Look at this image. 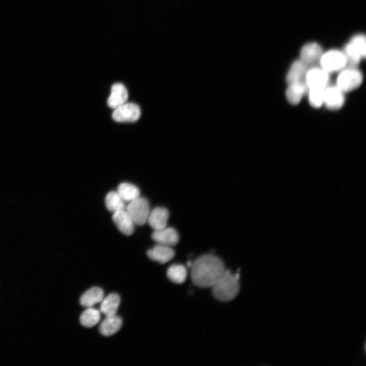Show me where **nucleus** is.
I'll return each instance as SVG.
<instances>
[{
	"label": "nucleus",
	"instance_id": "f257e3e1",
	"mask_svg": "<svg viewBox=\"0 0 366 366\" xmlns=\"http://www.w3.org/2000/svg\"><path fill=\"white\" fill-rule=\"evenodd\" d=\"M190 267L193 283L201 288L211 287L226 270L222 260L212 254L199 257Z\"/></svg>",
	"mask_w": 366,
	"mask_h": 366
},
{
	"label": "nucleus",
	"instance_id": "f03ea898",
	"mask_svg": "<svg viewBox=\"0 0 366 366\" xmlns=\"http://www.w3.org/2000/svg\"><path fill=\"white\" fill-rule=\"evenodd\" d=\"M240 275L225 270L223 275L211 287L213 296L217 300L228 302L234 299L240 289Z\"/></svg>",
	"mask_w": 366,
	"mask_h": 366
},
{
	"label": "nucleus",
	"instance_id": "7ed1b4c3",
	"mask_svg": "<svg viewBox=\"0 0 366 366\" xmlns=\"http://www.w3.org/2000/svg\"><path fill=\"white\" fill-rule=\"evenodd\" d=\"M343 51L347 59V66L357 67L365 57V36L363 34L354 35L345 45Z\"/></svg>",
	"mask_w": 366,
	"mask_h": 366
},
{
	"label": "nucleus",
	"instance_id": "20e7f679",
	"mask_svg": "<svg viewBox=\"0 0 366 366\" xmlns=\"http://www.w3.org/2000/svg\"><path fill=\"white\" fill-rule=\"evenodd\" d=\"M339 72L336 85L344 93L355 89L362 82V74L357 67L347 66Z\"/></svg>",
	"mask_w": 366,
	"mask_h": 366
},
{
	"label": "nucleus",
	"instance_id": "39448f33",
	"mask_svg": "<svg viewBox=\"0 0 366 366\" xmlns=\"http://www.w3.org/2000/svg\"><path fill=\"white\" fill-rule=\"evenodd\" d=\"M319 64L328 73L340 72L347 67V62L343 50L329 49L323 52Z\"/></svg>",
	"mask_w": 366,
	"mask_h": 366
},
{
	"label": "nucleus",
	"instance_id": "423d86ee",
	"mask_svg": "<svg viewBox=\"0 0 366 366\" xmlns=\"http://www.w3.org/2000/svg\"><path fill=\"white\" fill-rule=\"evenodd\" d=\"M126 210L135 224L139 226L143 225L147 222L150 211L148 200L140 196L130 201Z\"/></svg>",
	"mask_w": 366,
	"mask_h": 366
},
{
	"label": "nucleus",
	"instance_id": "0eeeda50",
	"mask_svg": "<svg viewBox=\"0 0 366 366\" xmlns=\"http://www.w3.org/2000/svg\"><path fill=\"white\" fill-rule=\"evenodd\" d=\"M329 73L320 66L309 68L304 80L308 88H318L324 89L329 85Z\"/></svg>",
	"mask_w": 366,
	"mask_h": 366
},
{
	"label": "nucleus",
	"instance_id": "6e6552de",
	"mask_svg": "<svg viewBox=\"0 0 366 366\" xmlns=\"http://www.w3.org/2000/svg\"><path fill=\"white\" fill-rule=\"evenodd\" d=\"M344 93L336 85H327L324 89L323 104L329 110L340 109L345 101Z\"/></svg>",
	"mask_w": 366,
	"mask_h": 366
},
{
	"label": "nucleus",
	"instance_id": "1a4fd4ad",
	"mask_svg": "<svg viewBox=\"0 0 366 366\" xmlns=\"http://www.w3.org/2000/svg\"><path fill=\"white\" fill-rule=\"evenodd\" d=\"M139 107L132 103H125L115 109L112 113L113 119L118 122H133L140 117Z\"/></svg>",
	"mask_w": 366,
	"mask_h": 366
},
{
	"label": "nucleus",
	"instance_id": "9d476101",
	"mask_svg": "<svg viewBox=\"0 0 366 366\" xmlns=\"http://www.w3.org/2000/svg\"><path fill=\"white\" fill-rule=\"evenodd\" d=\"M323 52L321 45L316 42H310L303 45L300 49L299 59L309 67L319 63Z\"/></svg>",
	"mask_w": 366,
	"mask_h": 366
},
{
	"label": "nucleus",
	"instance_id": "9b49d317",
	"mask_svg": "<svg viewBox=\"0 0 366 366\" xmlns=\"http://www.w3.org/2000/svg\"><path fill=\"white\" fill-rule=\"evenodd\" d=\"M152 239L159 244L170 247L175 245L179 240L177 231L172 227H165L154 230L151 234Z\"/></svg>",
	"mask_w": 366,
	"mask_h": 366
},
{
	"label": "nucleus",
	"instance_id": "f8f14e48",
	"mask_svg": "<svg viewBox=\"0 0 366 366\" xmlns=\"http://www.w3.org/2000/svg\"><path fill=\"white\" fill-rule=\"evenodd\" d=\"M309 67L300 59L295 60L291 64L286 76L288 84L304 82L306 73Z\"/></svg>",
	"mask_w": 366,
	"mask_h": 366
},
{
	"label": "nucleus",
	"instance_id": "ddd939ff",
	"mask_svg": "<svg viewBox=\"0 0 366 366\" xmlns=\"http://www.w3.org/2000/svg\"><path fill=\"white\" fill-rule=\"evenodd\" d=\"M112 220L119 230L125 235H130L134 232L135 224L125 209L114 212Z\"/></svg>",
	"mask_w": 366,
	"mask_h": 366
},
{
	"label": "nucleus",
	"instance_id": "4468645a",
	"mask_svg": "<svg viewBox=\"0 0 366 366\" xmlns=\"http://www.w3.org/2000/svg\"><path fill=\"white\" fill-rule=\"evenodd\" d=\"M147 255L150 259L164 264L174 257L175 252L171 247L158 243L147 252Z\"/></svg>",
	"mask_w": 366,
	"mask_h": 366
},
{
	"label": "nucleus",
	"instance_id": "2eb2a0df",
	"mask_svg": "<svg viewBox=\"0 0 366 366\" xmlns=\"http://www.w3.org/2000/svg\"><path fill=\"white\" fill-rule=\"evenodd\" d=\"M169 215L167 208L157 207L150 211L147 222L154 230H159L167 226Z\"/></svg>",
	"mask_w": 366,
	"mask_h": 366
},
{
	"label": "nucleus",
	"instance_id": "dca6fc26",
	"mask_svg": "<svg viewBox=\"0 0 366 366\" xmlns=\"http://www.w3.org/2000/svg\"><path fill=\"white\" fill-rule=\"evenodd\" d=\"M128 98L127 88L121 83H115L111 89V94L107 100L109 107L115 109L125 104Z\"/></svg>",
	"mask_w": 366,
	"mask_h": 366
},
{
	"label": "nucleus",
	"instance_id": "f3484780",
	"mask_svg": "<svg viewBox=\"0 0 366 366\" xmlns=\"http://www.w3.org/2000/svg\"><path fill=\"white\" fill-rule=\"evenodd\" d=\"M307 90L308 88L304 82L289 84L286 90V99L290 104L296 105L300 102Z\"/></svg>",
	"mask_w": 366,
	"mask_h": 366
},
{
	"label": "nucleus",
	"instance_id": "a211bd4d",
	"mask_svg": "<svg viewBox=\"0 0 366 366\" xmlns=\"http://www.w3.org/2000/svg\"><path fill=\"white\" fill-rule=\"evenodd\" d=\"M122 324L121 318L116 315L106 316L101 323L99 330L104 336H111L120 329Z\"/></svg>",
	"mask_w": 366,
	"mask_h": 366
},
{
	"label": "nucleus",
	"instance_id": "6ab92c4d",
	"mask_svg": "<svg viewBox=\"0 0 366 366\" xmlns=\"http://www.w3.org/2000/svg\"><path fill=\"white\" fill-rule=\"evenodd\" d=\"M120 297L117 294L111 293L101 301L100 311L106 316L116 315L120 304Z\"/></svg>",
	"mask_w": 366,
	"mask_h": 366
},
{
	"label": "nucleus",
	"instance_id": "aec40b11",
	"mask_svg": "<svg viewBox=\"0 0 366 366\" xmlns=\"http://www.w3.org/2000/svg\"><path fill=\"white\" fill-rule=\"evenodd\" d=\"M104 298V291L101 288L92 287L84 292L80 298V304L85 307H92L102 301Z\"/></svg>",
	"mask_w": 366,
	"mask_h": 366
},
{
	"label": "nucleus",
	"instance_id": "412c9836",
	"mask_svg": "<svg viewBox=\"0 0 366 366\" xmlns=\"http://www.w3.org/2000/svg\"><path fill=\"white\" fill-rule=\"evenodd\" d=\"M117 193L125 201L130 202L140 196V190L135 185L129 182L120 184L117 190Z\"/></svg>",
	"mask_w": 366,
	"mask_h": 366
},
{
	"label": "nucleus",
	"instance_id": "4be33fe9",
	"mask_svg": "<svg viewBox=\"0 0 366 366\" xmlns=\"http://www.w3.org/2000/svg\"><path fill=\"white\" fill-rule=\"evenodd\" d=\"M168 278L176 284H182L185 282L187 277L186 267L179 264L171 265L167 271Z\"/></svg>",
	"mask_w": 366,
	"mask_h": 366
},
{
	"label": "nucleus",
	"instance_id": "5701e85b",
	"mask_svg": "<svg viewBox=\"0 0 366 366\" xmlns=\"http://www.w3.org/2000/svg\"><path fill=\"white\" fill-rule=\"evenodd\" d=\"M105 205L107 209L113 213L125 209V201L117 191L109 192L105 198Z\"/></svg>",
	"mask_w": 366,
	"mask_h": 366
},
{
	"label": "nucleus",
	"instance_id": "b1692460",
	"mask_svg": "<svg viewBox=\"0 0 366 366\" xmlns=\"http://www.w3.org/2000/svg\"><path fill=\"white\" fill-rule=\"evenodd\" d=\"M100 318V311L92 307H89L87 308L80 315V322L84 327H92L99 322Z\"/></svg>",
	"mask_w": 366,
	"mask_h": 366
},
{
	"label": "nucleus",
	"instance_id": "393cba45",
	"mask_svg": "<svg viewBox=\"0 0 366 366\" xmlns=\"http://www.w3.org/2000/svg\"><path fill=\"white\" fill-rule=\"evenodd\" d=\"M324 89L318 88H308L307 94L311 106L318 108L323 105Z\"/></svg>",
	"mask_w": 366,
	"mask_h": 366
}]
</instances>
